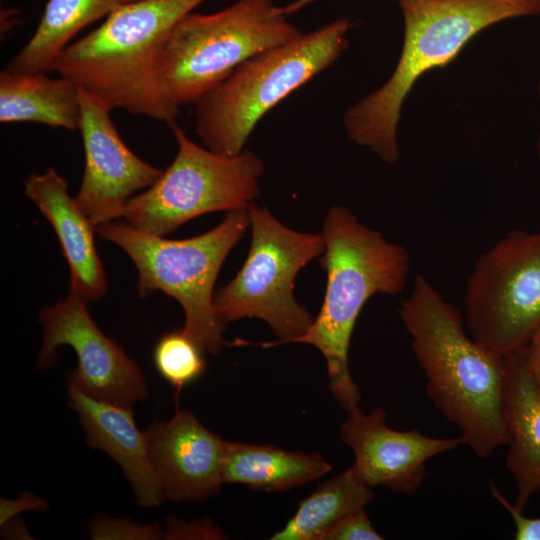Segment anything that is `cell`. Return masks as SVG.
<instances>
[{
  "mask_svg": "<svg viewBox=\"0 0 540 540\" xmlns=\"http://www.w3.org/2000/svg\"><path fill=\"white\" fill-rule=\"evenodd\" d=\"M0 122H32L69 131L81 126L79 87L45 73H0Z\"/></svg>",
  "mask_w": 540,
  "mask_h": 540,
  "instance_id": "d6986e66",
  "label": "cell"
},
{
  "mask_svg": "<svg viewBox=\"0 0 540 540\" xmlns=\"http://www.w3.org/2000/svg\"><path fill=\"white\" fill-rule=\"evenodd\" d=\"M162 498L200 502L219 491L225 440L203 426L187 409L145 431Z\"/></svg>",
  "mask_w": 540,
  "mask_h": 540,
  "instance_id": "5bb4252c",
  "label": "cell"
},
{
  "mask_svg": "<svg viewBox=\"0 0 540 540\" xmlns=\"http://www.w3.org/2000/svg\"><path fill=\"white\" fill-rule=\"evenodd\" d=\"M24 187L56 233L70 270V291L86 302L100 300L108 283L95 247L96 226L70 195L66 180L49 168L42 174H32Z\"/></svg>",
  "mask_w": 540,
  "mask_h": 540,
  "instance_id": "9a60e30c",
  "label": "cell"
},
{
  "mask_svg": "<svg viewBox=\"0 0 540 540\" xmlns=\"http://www.w3.org/2000/svg\"><path fill=\"white\" fill-rule=\"evenodd\" d=\"M538 94H539V97H540V82L538 84ZM537 152H538V155L540 157V133H539L538 140H537Z\"/></svg>",
  "mask_w": 540,
  "mask_h": 540,
  "instance_id": "f546056e",
  "label": "cell"
},
{
  "mask_svg": "<svg viewBox=\"0 0 540 540\" xmlns=\"http://www.w3.org/2000/svg\"><path fill=\"white\" fill-rule=\"evenodd\" d=\"M366 513L365 508L354 511L330 527L321 540H382Z\"/></svg>",
  "mask_w": 540,
  "mask_h": 540,
  "instance_id": "cb8c5ba5",
  "label": "cell"
},
{
  "mask_svg": "<svg viewBox=\"0 0 540 540\" xmlns=\"http://www.w3.org/2000/svg\"><path fill=\"white\" fill-rule=\"evenodd\" d=\"M202 349L183 330L164 334L153 350L157 372L176 391L196 381L206 369Z\"/></svg>",
  "mask_w": 540,
  "mask_h": 540,
  "instance_id": "7402d4cb",
  "label": "cell"
},
{
  "mask_svg": "<svg viewBox=\"0 0 540 540\" xmlns=\"http://www.w3.org/2000/svg\"><path fill=\"white\" fill-rule=\"evenodd\" d=\"M503 413L509 435L506 467L516 483L514 506L524 511L540 491V391L524 349L505 357Z\"/></svg>",
  "mask_w": 540,
  "mask_h": 540,
  "instance_id": "e0dca14e",
  "label": "cell"
},
{
  "mask_svg": "<svg viewBox=\"0 0 540 540\" xmlns=\"http://www.w3.org/2000/svg\"><path fill=\"white\" fill-rule=\"evenodd\" d=\"M206 1L138 0L129 4L71 42L52 71L71 79L111 110L122 109L170 125L179 113L160 93L157 54L171 29Z\"/></svg>",
  "mask_w": 540,
  "mask_h": 540,
  "instance_id": "277c9868",
  "label": "cell"
},
{
  "mask_svg": "<svg viewBox=\"0 0 540 540\" xmlns=\"http://www.w3.org/2000/svg\"><path fill=\"white\" fill-rule=\"evenodd\" d=\"M79 97L85 164L75 200L98 227L122 217L131 195L149 188L163 171L125 144L107 105L81 88Z\"/></svg>",
  "mask_w": 540,
  "mask_h": 540,
  "instance_id": "7c38bea8",
  "label": "cell"
},
{
  "mask_svg": "<svg viewBox=\"0 0 540 540\" xmlns=\"http://www.w3.org/2000/svg\"><path fill=\"white\" fill-rule=\"evenodd\" d=\"M398 313L426 376V394L458 427L463 444L483 459L507 445L505 357L468 336L461 313L422 274L415 276Z\"/></svg>",
  "mask_w": 540,
  "mask_h": 540,
  "instance_id": "6da1fadb",
  "label": "cell"
},
{
  "mask_svg": "<svg viewBox=\"0 0 540 540\" xmlns=\"http://www.w3.org/2000/svg\"><path fill=\"white\" fill-rule=\"evenodd\" d=\"M138 0H48L38 26L6 69L18 73L52 71L60 53L88 25Z\"/></svg>",
  "mask_w": 540,
  "mask_h": 540,
  "instance_id": "ffe728a7",
  "label": "cell"
},
{
  "mask_svg": "<svg viewBox=\"0 0 540 540\" xmlns=\"http://www.w3.org/2000/svg\"><path fill=\"white\" fill-rule=\"evenodd\" d=\"M527 368L540 391V328L524 348Z\"/></svg>",
  "mask_w": 540,
  "mask_h": 540,
  "instance_id": "83f0119b",
  "label": "cell"
},
{
  "mask_svg": "<svg viewBox=\"0 0 540 540\" xmlns=\"http://www.w3.org/2000/svg\"><path fill=\"white\" fill-rule=\"evenodd\" d=\"M67 392L69 406L79 416L87 444L104 451L119 464L138 505H160L163 498L146 435L137 428L132 409L96 399L71 382Z\"/></svg>",
  "mask_w": 540,
  "mask_h": 540,
  "instance_id": "2e32d148",
  "label": "cell"
},
{
  "mask_svg": "<svg viewBox=\"0 0 540 540\" xmlns=\"http://www.w3.org/2000/svg\"><path fill=\"white\" fill-rule=\"evenodd\" d=\"M315 1L316 0H294L288 3L286 6H282V9L283 12L289 17Z\"/></svg>",
  "mask_w": 540,
  "mask_h": 540,
  "instance_id": "f1b7e54d",
  "label": "cell"
},
{
  "mask_svg": "<svg viewBox=\"0 0 540 540\" xmlns=\"http://www.w3.org/2000/svg\"><path fill=\"white\" fill-rule=\"evenodd\" d=\"M88 534L90 538L96 540L164 538V530L158 524H139L126 517L117 519L100 517L91 523Z\"/></svg>",
  "mask_w": 540,
  "mask_h": 540,
  "instance_id": "603a6c76",
  "label": "cell"
},
{
  "mask_svg": "<svg viewBox=\"0 0 540 540\" xmlns=\"http://www.w3.org/2000/svg\"><path fill=\"white\" fill-rule=\"evenodd\" d=\"M248 213L252 235L248 256L236 276L214 294V311L224 326L242 318L264 320L279 338L260 343L236 339L230 345L288 344L314 320L294 298V281L303 267L323 254L324 238L322 233L290 229L253 203Z\"/></svg>",
  "mask_w": 540,
  "mask_h": 540,
  "instance_id": "ba28073f",
  "label": "cell"
},
{
  "mask_svg": "<svg viewBox=\"0 0 540 540\" xmlns=\"http://www.w3.org/2000/svg\"><path fill=\"white\" fill-rule=\"evenodd\" d=\"M226 534L208 519L184 521L169 517L164 530V539H226Z\"/></svg>",
  "mask_w": 540,
  "mask_h": 540,
  "instance_id": "d4e9b609",
  "label": "cell"
},
{
  "mask_svg": "<svg viewBox=\"0 0 540 540\" xmlns=\"http://www.w3.org/2000/svg\"><path fill=\"white\" fill-rule=\"evenodd\" d=\"M403 48L389 80L350 107L348 137L384 162L399 158L396 132L402 104L425 72L445 67L485 28L506 19L540 14V0H399Z\"/></svg>",
  "mask_w": 540,
  "mask_h": 540,
  "instance_id": "3957f363",
  "label": "cell"
},
{
  "mask_svg": "<svg viewBox=\"0 0 540 540\" xmlns=\"http://www.w3.org/2000/svg\"><path fill=\"white\" fill-rule=\"evenodd\" d=\"M43 340L37 360L42 370L57 360V348L70 346L77 356V367L68 382L86 394L119 406L132 408L147 396L140 367L111 337L97 326L87 302L70 291L54 306L40 312Z\"/></svg>",
  "mask_w": 540,
  "mask_h": 540,
  "instance_id": "8fae6325",
  "label": "cell"
},
{
  "mask_svg": "<svg viewBox=\"0 0 540 540\" xmlns=\"http://www.w3.org/2000/svg\"><path fill=\"white\" fill-rule=\"evenodd\" d=\"M322 230L325 249L320 263L327 274L323 303L307 331L289 343L310 344L322 353L329 389L347 412L361 400L348 361L355 323L370 297L377 293L395 296L403 291L410 254L359 222L343 206L329 209Z\"/></svg>",
  "mask_w": 540,
  "mask_h": 540,
  "instance_id": "7a4b0ae2",
  "label": "cell"
},
{
  "mask_svg": "<svg viewBox=\"0 0 540 540\" xmlns=\"http://www.w3.org/2000/svg\"><path fill=\"white\" fill-rule=\"evenodd\" d=\"M274 0H237L210 14L191 12L168 33L156 60L158 87L177 113L248 58L302 32Z\"/></svg>",
  "mask_w": 540,
  "mask_h": 540,
  "instance_id": "8992f818",
  "label": "cell"
},
{
  "mask_svg": "<svg viewBox=\"0 0 540 540\" xmlns=\"http://www.w3.org/2000/svg\"><path fill=\"white\" fill-rule=\"evenodd\" d=\"M470 336L502 357L540 328V231L508 232L480 255L463 298Z\"/></svg>",
  "mask_w": 540,
  "mask_h": 540,
  "instance_id": "30bf717a",
  "label": "cell"
},
{
  "mask_svg": "<svg viewBox=\"0 0 540 540\" xmlns=\"http://www.w3.org/2000/svg\"><path fill=\"white\" fill-rule=\"evenodd\" d=\"M386 418L383 408L365 414L356 406L347 411L340 437L354 453L352 467L361 481L411 496L426 478V462L463 442L460 436L435 438L418 429L395 430L387 426Z\"/></svg>",
  "mask_w": 540,
  "mask_h": 540,
  "instance_id": "4fadbf2b",
  "label": "cell"
},
{
  "mask_svg": "<svg viewBox=\"0 0 540 540\" xmlns=\"http://www.w3.org/2000/svg\"><path fill=\"white\" fill-rule=\"evenodd\" d=\"M169 126L177 154L153 185L128 200L127 224L166 236L198 216L246 209L259 196L264 163L255 153L218 154L193 142L176 122Z\"/></svg>",
  "mask_w": 540,
  "mask_h": 540,
  "instance_id": "9c48e42d",
  "label": "cell"
},
{
  "mask_svg": "<svg viewBox=\"0 0 540 540\" xmlns=\"http://www.w3.org/2000/svg\"><path fill=\"white\" fill-rule=\"evenodd\" d=\"M249 226L246 208L229 211L215 228L181 240L114 221L99 225L97 233L131 258L138 272L139 296L160 290L174 298L185 314L183 332L204 353L218 355L225 344V326L214 311L213 288L227 255Z\"/></svg>",
  "mask_w": 540,
  "mask_h": 540,
  "instance_id": "52a82bcc",
  "label": "cell"
},
{
  "mask_svg": "<svg viewBox=\"0 0 540 540\" xmlns=\"http://www.w3.org/2000/svg\"><path fill=\"white\" fill-rule=\"evenodd\" d=\"M1 525L12 518H15L23 511H45L48 508V502L29 492H23L16 499L1 498Z\"/></svg>",
  "mask_w": 540,
  "mask_h": 540,
  "instance_id": "4316f807",
  "label": "cell"
},
{
  "mask_svg": "<svg viewBox=\"0 0 540 540\" xmlns=\"http://www.w3.org/2000/svg\"><path fill=\"white\" fill-rule=\"evenodd\" d=\"M374 496L373 488L361 481L351 466L304 498L294 515L270 539L321 540L337 521L365 508Z\"/></svg>",
  "mask_w": 540,
  "mask_h": 540,
  "instance_id": "44dd1931",
  "label": "cell"
},
{
  "mask_svg": "<svg viewBox=\"0 0 540 540\" xmlns=\"http://www.w3.org/2000/svg\"><path fill=\"white\" fill-rule=\"evenodd\" d=\"M350 19H338L245 60L195 102L196 134L209 150L233 156L258 122L347 49Z\"/></svg>",
  "mask_w": 540,
  "mask_h": 540,
  "instance_id": "5b68a950",
  "label": "cell"
},
{
  "mask_svg": "<svg viewBox=\"0 0 540 540\" xmlns=\"http://www.w3.org/2000/svg\"><path fill=\"white\" fill-rule=\"evenodd\" d=\"M332 470L317 453L288 451L273 445L225 441L223 483L244 484L253 490L284 492L312 482Z\"/></svg>",
  "mask_w": 540,
  "mask_h": 540,
  "instance_id": "ac0fdd59",
  "label": "cell"
},
{
  "mask_svg": "<svg viewBox=\"0 0 540 540\" xmlns=\"http://www.w3.org/2000/svg\"><path fill=\"white\" fill-rule=\"evenodd\" d=\"M489 492L492 497L506 509L511 516L514 525L516 540H540V517H527L523 511H519L514 504H511L500 492L495 482L490 480Z\"/></svg>",
  "mask_w": 540,
  "mask_h": 540,
  "instance_id": "484cf974",
  "label": "cell"
}]
</instances>
